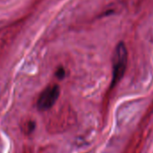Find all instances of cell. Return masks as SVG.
<instances>
[{
    "instance_id": "cell-4",
    "label": "cell",
    "mask_w": 153,
    "mask_h": 153,
    "mask_svg": "<svg viewBox=\"0 0 153 153\" xmlns=\"http://www.w3.org/2000/svg\"><path fill=\"white\" fill-rule=\"evenodd\" d=\"M66 75V72H65V69L63 68H59L56 72H55V76L56 78L59 79H62Z\"/></svg>"
},
{
    "instance_id": "cell-1",
    "label": "cell",
    "mask_w": 153,
    "mask_h": 153,
    "mask_svg": "<svg viewBox=\"0 0 153 153\" xmlns=\"http://www.w3.org/2000/svg\"><path fill=\"white\" fill-rule=\"evenodd\" d=\"M128 51L123 42H120L115 47L113 56V80L112 85L117 84L124 76L127 68Z\"/></svg>"
},
{
    "instance_id": "cell-2",
    "label": "cell",
    "mask_w": 153,
    "mask_h": 153,
    "mask_svg": "<svg viewBox=\"0 0 153 153\" xmlns=\"http://www.w3.org/2000/svg\"><path fill=\"white\" fill-rule=\"evenodd\" d=\"M59 87L56 84L48 86L39 96L37 100V108L41 112L51 109L57 102L59 97Z\"/></svg>"
},
{
    "instance_id": "cell-3",
    "label": "cell",
    "mask_w": 153,
    "mask_h": 153,
    "mask_svg": "<svg viewBox=\"0 0 153 153\" xmlns=\"http://www.w3.org/2000/svg\"><path fill=\"white\" fill-rule=\"evenodd\" d=\"M35 122L32 119H27L21 123V131L25 135H30L35 130Z\"/></svg>"
}]
</instances>
